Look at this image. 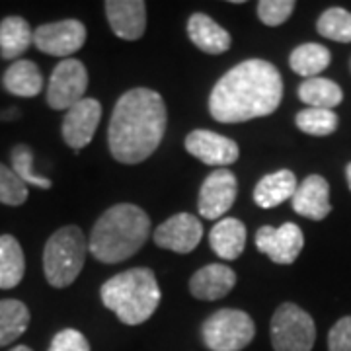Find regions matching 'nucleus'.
<instances>
[{
	"label": "nucleus",
	"instance_id": "obj_1",
	"mask_svg": "<svg viewBox=\"0 0 351 351\" xmlns=\"http://www.w3.org/2000/svg\"><path fill=\"white\" fill-rule=\"evenodd\" d=\"M281 100L283 78L276 64L248 59L217 80L209 96V112L219 123H244L271 115Z\"/></svg>",
	"mask_w": 351,
	"mask_h": 351
},
{
	"label": "nucleus",
	"instance_id": "obj_2",
	"mask_svg": "<svg viewBox=\"0 0 351 351\" xmlns=\"http://www.w3.org/2000/svg\"><path fill=\"white\" fill-rule=\"evenodd\" d=\"M168 112L162 96L151 88H133L113 108L108 127L112 156L121 164H138L152 156L162 143Z\"/></svg>",
	"mask_w": 351,
	"mask_h": 351
},
{
	"label": "nucleus",
	"instance_id": "obj_3",
	"mask_svg": "<svg viewBox=\"0 0 351 351\" xmlns=\"http://www.w3.org/2000/svg\"><path fill=\"white\" fill-rule=\"evenodd\" d=\"M151 237V219L137 205L110 207L92 226L88 252L101 263H119L133 258Z\"/></svg>",
	"mask_w": 351,
	"mask_h": 351
},
{
	"label": "nucleus",
	"instance_id": "obj_4",
	"mask_svg": "<svg viewBox=\"0 0 351 351\" xmlns=\"http://www.w3.org/2000/svg\"><path fill=\"white\" fill-rule=\"evenodd\" d=\"M101 302L127 326L145 324L160 304V287L149 267H133L108 279L100 289Z\"/></svg>",
	"mask_w": 351,
	"mask_h": 351
},
{
	"label": "nucleus",
	"instance_id": "obj_5",
	"mask_svg": "<svg viewBox=\"0 0 351 351\" xmlns=\"http://www.w3.org/2000/svg\"><path fill=\"white\" fill-rule=\"evenodd\" d=\"M88 240L80 226L66 225L53 232L43 248V271L51 287L73 285L86 262Z\"/></svg>",
	"mask_w": 351,
	"mask_h": 351
},
{
	"label": "nucleus",
	"instance_id": "obj_6",
	"mask_svg": "<svg viewBox=\"0 0 351 351\" xmlns=\"http://www.w3.org/2000/svg\"><path fill=\"white\" fill-rule=\"evenodd\" d=\"M256 324L239 308H221L201 326V339L209 351H242L254 341Z\"/></svg>",
	"mask_w": 351,
	"mask_h": 351
},
{
	"label": "nucleus",
	"instance_id": "obj_7",
	"mask_svg": "<svg viewBox=\"0 0 351 351\" xmlns=\"http://www.w3.org/2000/svg\"><path fill=\"white\" fill-rule=\"evenodd\" d=\"M274 351H313L316 326L311 314L295 302L277 306L269 324Z\"/></svg>",
	"mask_w": 351,
	"mask_h": 351
},
{
	"label": "nucleus",
	"instance_id": "obj_8",
	"mask_svg": "<svg viewBox=\"0 0 351 351\" xmlns=\"http://www.w3.org/2000/svg\"><path fill=\"white\" fill-rule=\"evenodd\" d=\"M88 88V71L78 59H63L53 69L47 84V104L51 110H71L84 100Z\"/></svg>",
	"mask_w": 351,
	"mask_h": 351
},
{
	"label": "nucleus",
	"instance_id": "obj_9",
	"mask_svg": "<svg viewBox=\"0 0 351 351\" xmlns=\"http://www.w3.org/2000/svg\"><path fill=\"white\" fill-rule=\"evenodd\" d=\"M86 43V25L80 20H61L39 25L34 32V45L51 57L69 59Z\"/></svg>",
	"mask_w": 351,
	"mask_h": 351
},
{
	"label": "nucleus",
	"instance_id": "obj_10",
	"mask_svg": "<svg viewBox=\"0 0 351 351\" xmlns=\"http://www.w3.org/2000/svg\"><path fill=\"white\" fill-rule=\"evenodd\" d=\"M239 193L237 176L226 168H217L201 184L197 207L203 219L221 221V217L234 205Z\"/></svg>",
	"mask_w": 351,
	"mask_h": 351
},
{
	"label": "nucleus",
	"instance_id": "obj_11",
	"mask_svg": "<svg viewBox=\"0 0 351 351\" xmlns=\"http://www.w3.org/2000/svg\"><path fill=\"white\" fill-rule=\"evenodd\" d=\"M256 246L274 263L289 265L299 258L304 246V234L295 223L281 226L265 225L256 232Z\"/></svg>",
	"mask_w": 351,
	"mask_h": 351
},
{
	"label": "nucleus",
	"instance_id": "obj_12",
	"mask_svg": "<svg viewBox=\"0 0 351 351\" xmlns=\"http://www.w3.org/2000/svg\"><path fill=\"white\" fill-rule=\"evenodd\" d=\"M152 239L158 248L176 254H189L199 246L203 239V226L195 215L178 213L156 226Z\"/></svg>",
	"mask_w": 351,
	"mask_h": 351
},
{
	"label": "nucleus",
	"instance_id": "obj_13",
	"mask_svg": "<svg viewBox=\"0 0 351 351\" xmlns=\"http://www.w3.org/2000/svg\"><path fill=\"white\" fill-rule=\"evenodd\" d=\"M101 119V104L94 98H84L66 110L61 125L63 141L75 152H80L96 135Z\"/></svg>",
	"mask_w": 351,
	"mask_h": 351
},
{
	"label": "nucleus",
	"instance_id": "obj_14",
	"mask_svg": "<svg viewBox=\"0 0 351 351\" xmlns=\"http://www.w3.org/2000/svg\"><path fill=\"white\" fill-rule=\"evenodd\" d=\"M186 151L195 156L203 164L215 168H225L228 164L237 162L240 156L239 145L232 138L223 137L215 131L195 129L186 137Z\"/></svg>",
	"mask_w": 351,
	"mask_h": 351
},
{
	"label": "nucleus",
	"instance_id": "obj_15",
	"mask_svg": "<svg viewBox=\"0 0 351 351\" xmlns=\"http://www.w3.org/2000/svg\"><path fill=\"white\" fill-rule=\"evenodd\" d=\"M113 34L125 41H137L147 29V4L143 0H110L104 4Z\"/></svg>",
	"mask_w": 351,
	"mask_h": 351
},
{
	"label": "nucleus",
	"instance_id": "obj_16",
	"mask_svg": "<svg viewBox=\"0 0 351 351\" xmlns=\"http://www.w3.org/2000/svg\"><path fill=\"white\" fill-rule=\"evenodd\" d=\"M291 203H293V211L304 217V219L322 221L332 211L330 184L322 176H308L306 180H302V184L297 186V191L291 197Z\"/></svg>",
	"mask_w": 351,
	"mask_h": 351
},
{
	"label": "nucleus",
	"instance_id": "obj_17",
	"mask_svg": "<svg viewBox=\"0 0 351 351\" xmlns=\"http://www.w3.org/2000/svg\"><path fill=\"white\" fill-rule=\"evenodd\" d=\"M237 285V271L225 263H209L189 279V293L199 301H219Z\"/></svg>",
	"mask_w": 351,
	"mask_h": 351
},
{
	"label": "nucleus",
	"instance_id": "obj_18",
	"mask_svg": "<svg viewBox=\"0 0 351 351\" xmlns=\"http://www.w3.org/2000/svg\"><path fill=\"white\" fill-rule=\"evenodd\" d=\"M188 36L197 49L209 55H221L230 49L232 43V38L225 27L217 24L211 16L201 12L191 14L188 20Z\"/></svg>",
	"mask_w": 351,
	"mask_h": 351
},
{
	"label": "nucleus",
	"instance_id": "obj_19",
	"mask_svg": "<svg viewBox=\"0 0 351 351\" xmlns=\"http://www.w3.org/2000/svg\"><path fill=\"white\" fill-rule=\"evenodd\" d=\"M209 242L219 258L228 262L239 260L246 246V226L234 217H225L211 228Z\"/></svg>",
	"mask_w": 351,
	"mask_h": 351
},
{
	"label": "nucleus",
	"instance_id": "obj_20",
	"mask_svg": "<svg viewBox=\"0 0 351 351\" xmlns=\"http://www.w3.org/2000/svg\"><path fill=\"white\" fill-rule=\"evenodd\" d=\"M2 86L8 94L18 98H34L43 90V75L34 61L18 59L6 69L2 76Z\"/></svg>",
	"mask_w": 351,
	"mask_h": 351
},
{
	"label": "nucleus",
	"instance_id": "obj_21",
	"mask_svg": "<svg viewBox=\"0 0 351 351\" xmlns=\"http://www.w3.org/2000/svg\"><path fill=\"white\" fill-rule=\"evenodd\" d=\"M297 191V178L291 170H277L263 176L254 188V201L262 209H274L283 201L291 199Z\"/></svg>",
	"mask_w": 351,
	"mask_h": 351
},
{
	"label": "nucleus",
	"instance_id": "obj_22",
	"mask_svg": "<svg viewBox=\"0 0 351 351\" xmlns=\"http://www.w3.org/2000/svg\"><path fill=\"white\" fill-rule=\"evenodd\" d=\"M34 43V29L22 16H8L0 22V55L6 61H18Z\"/></svg>",
	"mask_w": 351,
	"mask_h": 351
},
{
	"label": "nucleus",
	"instance_id": "obj_23",
	"mask_svg": "<svg viewBox=\"0 0 351 351\" xmlns=\"http://www.w3.org/2000/svg\"><path fill=\"white\" fill-rule=\"evenodd\" d=\"M25 274V258L20 242L12 234L0 237V289L20 285Z\"/></svg>",
	"mask_w": 351,
	"mask_h": 351
},
{
	"label": "nucleus",
	"instance_id": "obj_24",
	"mask_svg": "<svg viewBox=\"0 0 351 351\" xmlns=\"http://www.w3.org/2000/svg\"><path fill=\"white\" fill-rule=\"evenodd\" d=\"M32 314L24 302L18 299H2L0 301V348L14 343L24 336L29 328Z\"/></svg>",
	"mask_w": 351,
	"mask_h": 351
},
{
	"label": "nucleus",
	"instance_id": "obj_25",
	"mask_svg": "<svg viewBox=\"0 0 351 351\" xmlns=\"http://www.w3.org/2000/svg\"><path fill=\"white\" fill-rule=\"evenodd\" d=\"M299 98L308 108L334 110L343 100V92L334 80L316 76V78H306L299 86Z\"/></svg>",
	"mask_w": 351,
	"mask_h": 351
},
{
	"label": "nucleus",
	"instance_id": "obj_26",
	"mask_svg": "<svg viewBox=\"0 0 351 351\" xmlns=\"http://www.w3.org/2000/svg\"><path fill=\"white\" fill-rule=\"evenodd\" d=\"M330 51L320 43H302L289 57L291 69L304 78H316L330 64Z\"/></svg>",
	"mask_w": 351,
	"mask_h": 351
},
{
	"label": "nucleus",
	"instance_id": "obj_27",
	"mask_svg": "<svg viewBox=\"0 0 351 351\" xmlns=\"http://www.w3.org/2000/svg\"><path fill=\"white\" fill-rule=\"evenodd\" d=\"M295 123L302 133L313 137H328L338 129V115L334 110H320V108H306L297 113Z\"/></svg>",
	"mask_w": 351,
	"mask_h": 351
},
{
	"label": "nucleus",
	"instance_id": "obj_28",
	"mask_svg": "<svg viewBox=\"0 0 351 351\" xmlns=\"http://www.w3.org/2000/svg\"><path fill=\"white\" fill-rule=\"evenodd\" d=\"M316 29L322 38L339 41V43H351V12L346 8H328L326 12L316 22Z\"/></svg>",
	"mask_w": 351,
	"mask_h": 351
},
{
	"label": "nucleus",
	"instance_id": "obj_29",
	"mask_svg": "<svg viewBox=\"0 0 351 351\" xmlns=\"http://www.w3.org/2000/svg\"><path fill=\"white\" fill-rule=\"evenodd\" d=\"M10 162H12L10 168L14 170V174L18 176L25 186L29 184V186H36V188L41 189H49L53 186L49 178L36 174L32 147H27V145H16L12 151H10Z\"/></svg>",
	"mask_w": 351,
	"mask_h": 351
},
{
	"label": "nucleus",
	"instance_id": "obj_30",
	"mask_svg": "<svg viewBox=\"0 0 351 351\" xmlns=\"http://www.w3.org/2000/svg\"><path fill=\"white\" fill-rule=\"evenodd\" d=\"M27 186L14 174L12 168L6 164H0V203L18 207L27 201Z\"/></svg>",
	"mask_w": 351,
	"mask_h": 351
},
{
	"label": "nucleus",
	"instance_id": "obj_31",
	"mask_svg": "<svg viewBox=\"0 0 351 351\" xmlns=\"http://www.w3.org/2000/svg\"><path fill=\"white\" fill-rule=\"evenodd\" d=\"M295 10L293 0H260L258 2V16L265 25H281L291 18Z\"/></svg>",
	"mask_w": 351,
	"mask_h": 351
},
{
	"label": "nucleus",
	"instance_id": "obj_32",
	"mask_svg": "<svg viewBox=\"0 0 351 351\" xmlns=\"http://www.w3.org/2000/svg\"><path fill=\"white\" fill-rule=\"evenodd\" d=\"M47 351H90V343L82 332L75 328H64L53 336Z\"/></svg>",
	"mask_w": 351,
	"mask_h": 351
},
{
	"label": "nucleus",
	"instance_id": "obj_33",
	"mask_svg": "<svg viewBox=\"0 0 351 351\" xmlns=\"http://www.w3.org/2000/svg\"><path fill=\"white\" fill-rule=\"evenodd\" d=\"M328 351H351V316H343L328 334Z\"/></svg>",
	"mask_w": 351,
	"mask_h": 351
},
{
	"label": "nucleus",
	"instance_id": "obj_34",
	"mask_svg": "<svg viewBox=\"0 0 351 351\" xmlns=\"http://www.w3.org/2000/svg\"><path fill=\"white\" fill-rule=\"evenodd\" d=\"M346 178H348V186L351 189V162L348 164V168H346Z\"/></svg>",
	"mask_w": 351,
	"mask_h": 351
},
{
	"label": "nucleus",
	"instance_id": "obj_35",
	"mask_svg": "<svg viewBox=\"0 0 351 351\" xmlns=\"http://www.w3.org/2000/svg\"><path fill=\"white\" fill-rule=\"evenodd\" d=\"M10 351H34L32 348H27V346H16V348H12Z\"/></svg>",
	"mask_w": 351,
	"mask_h": 351
}]
</instances>
